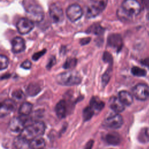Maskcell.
<instances>
[{"label": "cell", "mask_w": 149, "mask_h": 149, "mask_svg": "<svg viewBox=\"0 0 149 149\" xmlns=\"http://www.w3.org/2000/svg\"><path fill=\"white\" fill-rule=\"evenodd\" d=\"M45 129V126L43 122H35L26 125L20 133V136L30 141L33 139L42 136Z\"/></svg>", "instance_id": "1"}, {"label": "cell", "mask_w": 149, "mask_h": 149, "mask_svg": "<svg viewBox=\"0 0 149 149\" xmlns=\"http://www.w3.org/2000/svg\"><path fill=\"white\" fill-rule=\"evenodd\" d=\"M56 80L57 82L63 86H73L78 84L81 81L80 74L73 71H69L59 74Z\"/></svg>", "instance_id": "2"}, {"label": "cell", "mask_w": 149, "mask_h": 149, "mask_svg": "<svg viewBox=\"0 0 149 149\" xmlns=\"http://www.w3.org/2000/svg\"><path fill=\"white\" fill-rule=\"evenodd\" d=\"M108 0H90L86 10V17L88 19L98 16L105 9Z\"/></svg>", "instance_id": "3"}, {"label": "cell", "mask_w": 149, "mask_h": 149, "mask_svg": "<svg viewBox=\"0 0 149 149\" xmlns=\"http://www.w3.org/2000/svg\"><path fill=\"white\" fill-rule=\"evenodd\" d=\"M27 18L34 22H41L44 17V12L41 6L35 3H30L25 6Z\"/></svg>", "instance_id": "4"}, {"label": "cell", "mask_w": 149, "mask_h": 149, "mask_svg": "<svg viewBox=\"0 0 149 149\" xmlns=\"http://www.w3.org/2000/svg\"><path fill=\"white\" fill-rule=\"evenodd\" d=\"M120 8L132 17L139 15L141 11V5L137 0H124Z\"/></svg>", "instance_id": "5"}, {"label": "cell", "mask_w": 149, "mask_h": 149, "mask_svg": "<svg viewBox=\"0 0 149 149\" xmlns=\"http://www.w3.org/2000/svg\"><path fill=\"white\" fill-rule=\"evenodd\" d=\"M49 17L53 23H59L64 19L63 11L61 6L56 3H52L49 9Z\"/></svg>", "instance_id": "6"}, {"label": "cell", "mask_w": 149, "mask_h": 149, "mask_svg": "<svg viewBox=\"0 0 149 149\" xmlns=\"http://www.w3.org/2000/svg\"><path fill=\"white\" fill-rule=\"evenodd\" d=\"M82 8L77 4H72L68 6L66 10V15L68 19L72 22L79 20L83 16Z\"/></svg>", "instance_id": "7"}, {"label": "cell", "mask_w": 149, "mask_h": 149, "mask_svg": "<svg viewBox=\"0 0 149 149\" xmlns=\"http://www.w3.org/2000/svg\"><path fill=\"white\" fill-rule=\"evenodd\" d=\"M34 27V22L29 18H21L16 23L17 30L21 34L29 33L33 29Z\"/></svg>", "instance_id": "8"}, {"label": "cell", "mask_w": 149, "mask_h": 149, "mask_svg": "<svg viewBox=\"0 0 149 149\" xmlns=\"http://www.w3.org/2000/svg\"><path fill=\"white\" fill-rule=\"evenodd\" d=\"M133 93L137 99L144 101L149 97V87L144 83L137 84L133 88Z\"/></svg>", "instance_id": "9"}, {"label": "cell", "mask_w": 149, "mask_h": 149, "mask_svg": "<svg viewBox=\"0 0 149 149\" xmlns=\"http://www.w3.org/2000/svg\"><path fill=\"white\" fill-rule=\"evenodd\" d=\"M123 122V120L122 116L119 114L115 113L109 115L105 119L104 125L110 128L118 129L122 126Z\"/></svg>", "instance_id": "10"}, {"label": "cell", "mask_w": 149, "mask_h": 149, "mask_svg": "<svg viewBox=\"0 0 149 149\" xmlns=\"http://www.w3.org/2000/svg\"><path fill=\"white\" fill-rule=\"evenodd\" d=\"M23 117H14L10 120L9 126L12 132L20 133L24 129L26 126V119Z\"/></svg>", "instance_id": "11"}, {"label": "cell", "mask_w": 149, "mask_h": 149, "mask_svg": "<svg viewBox=\"0 0 149 149\" xmlns=\"http://www.w3.org/2000/svg\"><path fill=\"white\" fill-rule=\"evenodd\" d=\"M16 108V104L14 100L7 99L3 101L1 105L0 114L1 116L3 117L11 112L13 111Z\"/></svg>", "instance_id": "12"}, {"label": "cell", "mask_w": 149, "mask_h": 149, "mask_svg": "<svg viewBox=\"0 0 149 149\" xmlns=\"http://www.w3.org/2000/svg\"><path fill=\"white\" fill-rule=\"evenodd\" d=\"M12 51L15 54L23 52L26 48L24 40L20 37H16L11 42Z\"/></svg>", "instance_id": "13"}, {"label": "cell", "mask_w": 149, "mask_h": 149, "mask_svg": "<svg viewBox=\"0 0 149 149\" xmlns=\"http://www.w3.org/2000/svg\"><path fill=\"white\" fill-rule=\"evenodd\" d=\"M108 45L111 47L120 50L123 45V41L121 36L118 34H113L109 36L108 40Z\"/></svg>", "instance_id": "14"}, {"label": "cell", "mask_w": 149, "mask_h": 149, "mask_svg": "<svg viewBox=\"0 0 149 149\" xmlns=\"http://www.w3.org/2000/svg\"><path fill=\"white\" fill-rule=\"evenodd\" d=\"M109 103L110 108L116 113L121 112L125 109V105L121 102L119 98L116 97H112L110 98Z\"/></svg>", "instance_id": "15"}, {"label": "cell", "mask_w": 149, "mask_h": 149, "mask_svg": "<svg viewBox=\"0 0 149 149\" xmlns=\"http://www.w3.org/2000/svg\"><path fill=\"white\" fill-rule=\"evenodd\" d=\"M13 145L16 149H29L30 148V141L20 135L15 139Z\"/></svg>", "instance_id": "16"}, {"label": "cell", "mask_w": 149, "mask_h": 149, "mask_svg": "<svg viewBox=\"0 0 149 149\" xmlns=\"http://www.w3.org/2000/svg\"><path fill=\"white\" fill-rule=\"evenodd\" d=\"M118 98L125 105H130L133 101L132 94L127 91H120L119 93Z\"/></svg>", "instance_id": "17"}, {"label": "cell", "mask_w": 149, "mask_h": 149, "mask_svg": "<svg viewBox=\"0 0 149 149\" xmlns=\"http://www.w3.org/2000/svg\"><path fill=\"white\" fill-rule=\"evenodd\" d=\"M55 111L58 118H63L66 113V105L64 100H61L58 102L55 107Z\"/></svg>", "instance_id": "18"}, {"label": "cell", "mask_w": 149, "mask_h": 149, "mask_svg": "<svg viewBox=\"0 0 149 149\" xmlns=\"http://www.w3.org/2000/svg\"><path fill=\"white\" fill-rule=\"evenodd\" d=\"M45 145V141L41 136L37 137L30 141V146L31 149H42Z\"/></svg>", "instance_id": "19"}, {"label": "cell", "mask_w": 149, "mask_h": 149, "mask_svg": "<svg viewBox=\"0 0 149 149\" xmlns=\"http://www.w3.org/2000/svg\"><path fill=\"white\" fill-rule=\"evenodd\" d=\"M107 142L112 145H118L120 143V137L116 132H111L106 135Z\"/></svg>", "instance_id": "20"}, {"label": "cell", "mask_w": 149, "mask_h": 149, "mask_svg": "<svg viewBox=\"0 0 149 149\" xmlns=\"http://www.w3.org/2000/svg\"><path fill=\"white\" fill-rule=\"evenodd\" d=\"M32 108L33 105L31 103L24 102L19 107V112L22 116H27L31 113Z\"/></svg>", "instance_id": "21"}, {"label": "cell", "mask_w": 149, "mask_h": 149, "mask_svg": "<svg viewBox=\"0 0 149 149\" xmlns=\"http://www.w3.org/2000/svg\"><path fill=\"white\" fill-rule=\"evenodd\" d=\"M104 102L101 101L98 97H93L90 101V107L94 111H101L104 107Z\"/></svg>", "instance_id": "22"}, {"label": "cell", "mask_w": 149, "mask_h": 149, "mask_svg": "<svg viewBox=\"0 0 149 149\" xmlns=\"http://www.w3.org/2000/svg\"><path fill=\"white\" fill-rule=\"evenodd\" d=\"M138 139L141 143H147L149 141V129L143 128L139 132Z\"/></svg>", "instance_id": "23"}, {"label": "cell", "mask_w": 149, "mask_h": 149, "mask_svg": "<svg viewBox=\"0 0 149 149\" xmlns=\"http://www.w3.org/2000/svg\"><path fill=\"white\" fill-rule=\"evenodd\" d=\"M104 31L103 27H102L98 24H94L91 25L87 30L88 33H93L94 34L99 35L102 34Z\"/></svg>", "instance_id": "24"}, {"label": "cell", "mask_w": 149, "mask_h": 149, "mask_svg": "<svg viewBox=\"0 0 149 149\" xmlns=\"http://www.w3.org/2000/svg\"><path fill=\"white\" fill-rule=\"evenodd\" d=\"M131 72L134 76L138 77H143L146 75V71L144 69L137 66L133 67L131 69Z\"/></svg>", "instance_id": "25"}, {"label": "cell", "mask_w": 149, "mask_h": 149, "mask_svg": "<svg viewBox=\"0 0 149 149\" xmlns=\"http://www.w3.org/2000/svg\"><path fill=\"white\" fill-rule=\"evenodd\" d=\"M94 110L90 106L85 108L83 110V118L85 120H89L93 115Z\"/></svg>", "instance_id": "26"}, {"label": "cell", "mask_w": 149, "mask_h": 149, "mask_svg": "<svg viewBox=\"0 0 149 149\" xmlns=\"http://www.w3.org/2000/svg\"><path fill=\"white\" fill-rule=\"evenodd\" d=\"M40 88L39 86L37 85H35L34 84H31V85H29L27 88V92L29 94L31 95H34L38 93V91H40Z\"/></svg>", "instance_id": "27"}, {"label": "cell", "mask_w": 149, "mask_h": 149, "mask_svg": "<svg viewBox=\"0 0 149 149\" xmlns=\"http://www.w3.org/2000/svg\"><path fill=\"white\" fill-rule=\"evenodd\" d=\"M12 97L14 98L15 100H18V101H22L23 99H24V94L20 90H15L12 93Z\"/></svg>", "instance_id": "28"}, {"label": "cell", "mask_w": 149, "mask_h": 149, "mask_svg": "<svg viewBox=\"0 0 149 149\" xmlns=\"http://www.w3.org/2000/svg\"><path fill=\"white\" fill-rule=\"evenodd\" d=\"M77 61L75 58H69L68 59L63 65V68L65 69H69L74 67L76 66Z\"/></svg>", "instance_id": "29"}, {"label": "cell", "mask_w": 149, "mask_h": 149, "mask_svg": "<svg viewBox=\"0 0 149 149\" xmlns=\"http://www.w3.org/2000/svg\"><path fill=\"white\" fill-rule=\"evenodd\" d=\"M0 61H1V70L6 69L8 67L9 64V60L8 58L5 55H1Z\"/></svg>", "instance_id": "30"}, {"label": "cell", "mask_w": 149, "mask_h": 149, "mask_svg": "<svg viewBox=\"0 0 149 149\" xmlns=\"http://www.w3.org/2000/svg\"><path fill=\"white\" fill-rule=\"evenodd\" d=\"M46 52V50L45 49H43L42 51H40L38 52H36L35 53L33 56H32V59L34 60V61H37L38 60L41 56H42Z\"/></svg>", "instance_id": "31"}, {"label": "cell", "mask_w": 149, "mask_h": 149, "mask_svg": "<svg viewBox=\"0 0 149 149\" xmlns=\"http://www.w3.org/2000/svg\"><path fill=\"white\" fill-rule=\"evenodd\" d=\"M31 63L29 60H26L21 64V67L24 69H30L31 68Z\"/></svg>", "instance_id": "32"}, {"label": "cell", "mask_w": 149, "mask_h": 149, "mask_svg": "<svg viewBox=\"0 0 149 149\" xmlns=\"http://www.w3.org/2000/svg\"><path fill=\"white\" fill-rule=\"evenodd\" d=\"M55 62H56V60H55V57L53 56V57L51 58L48 63V64H47V68L48 69H50L55 63Z\"/></svg>", "instance_id": "33"}, {"label": "cell", "mask_w": 149, "mask_h": 149, "mask_svg": "<svg viewBox=\"0 0 149 149\" xmlns=\"http://www.w3.org/2000/svg\"><path fill=\"white\" fill-rule=\"evenodd\" d=\"M142 5L146 9H149V0H140Z\"/></svg>", "instance_id": "34"}, {"label": "cell", "mask_w": 149, "mask_h": 149, "mask_svg": "<svg viewBox=\"0 0 149 149\" xmlns=\"http://www.w3.org/2000/svg\"><path fill=\"white\" fill-rule=\"evenodd\" d=\"M141 62L144 66L149 68V58H146V59L142 60Z\"/></svg>", "instance_id": "35"}, {"label": "cell", "mask_w": 149, "mask_h": 149, "mask_svg": "<svg viewBox=\"0 0 149 149\" xmlns=\"http://www.w3.org/2000/svg\"><path fill=\"white\" fill-rule=\"evenodd\" d=\"M147 19H148V22H149V13H148V16H147Z\"/></svg>", "instance_id": "36"}, {"label": "cell", "mask_w": 149, "mask_h": 149, "mask_svg": "<svg viewBox=\"0 0 149 149\" xmlns=\"http://www.w3.org/2000/svg\"><path fill=\"white\" fill-rule=\"evenodd\" d=\"M42 149H43V148H42Z\"/></svg>", "instance_id": "37"}]
</instances>
